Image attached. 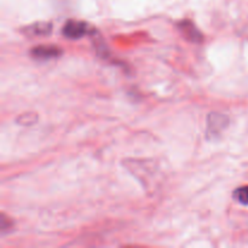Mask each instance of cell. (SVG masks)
<instances>
[{"label": "cell", "instance_id": "6da1fadb", "mask_svg": "<svg viewBox=\"0 0 248 248\" xmlns=\"http://www.w3.org/2000/svg\"><path fill=\"white\" fill-rule=\"evenodd\" d=\"M93 31L90 27L89 23L84 21H77V19H69L65 22L63 26L62 33L63 35L70 40H78V39L84 38L85 35Z\"/></svg>", "mask_w": 248, "mask_h": 248}, {"label": "cell", "instance_id": "7a4b0ae2", "mask_svg": "<svg viewBox=\"0 0 248 248\" xmlns=\"http://www.w3.org/2000/svg\"><path fill=\"white\" fill-rule=\"evenodd\" d=\"M229 125V118L225 114L211 113L207 118V137H217Z\"/></svg>", "mask_w": 248, "mask_h": 248}, {"label": "cell", "instance_id": "3957f363", "mask_svg": "<svg viewBox=\"0 0 248 248\" xmlns=\"http://www.w3.org/2000/svg\"><path fill=\"white\" fill-rule=\"evenodd\" d=\"M177 28L182 33V35L190 43L200 44L203 41V34L199 31L198 27L189 19H183V21L177 23Z\"/></svg>", "mask_w": 248, "mask_h": 248}, {"label": "cell", "instance_id": "277c9868", "mask_svg": "<svg viewBox=\"0 0 248 248\" xmlns=\"http://www.w3.org/2000/svg\"><path fill=\"white\" fill-rule=\"evenodd\" d=\"M62 48L55 45H39L31 50V56L36 61H47L52 60V58H58L62 56Z\"/></svg>", "mask_w": 248, "mask_h": 248}, {"label": "cell", "instance_id": "5b68a950", "mask_svg": "<svg viewBox=\"0 0 248 248\" xmlns=\"http://www.w3.org/2000/svg\"><path fill=\"white\" fill-rule=\"evenodd\" d=\"M26 34L31 36H45L52 31V23L50 22H36V23L27 26L23 29Z\"/></svg>", "mask_w": 248, "mask_h": 248}, {"label": "cell", "instance_id": "8992f818", "mask_svg": "<svg viewBox=\"0 0 248 248\" xmlns=\"http://www.w3.org/2000/svg\"><path fill=\"white\" fill-rule=\"evenodd\" d=\"M232 198L240 202L241 205L247 206L248 205V186H244L237 188L236 190L232 194Z\"/></svg>", "mask_w": 248, "mask_h": 248}, {"label": "cell", "instance_id": "52a82bcc", "mask_svg": "<svg viewBox=\"0 0 248 248\" xmlns=\"http://www.w3.org/2000/svg\"><path fill=\"white\" fill-rule=\"evenodd\" d=\"M11 227H12L11 218H7L6 216H5L4 213H2V215H1V219H0V229H1L2 234H5V232H6L7 230H9Z\"/></svg>", "mask_w": 248, "mask_h": 248}]
</instances>
